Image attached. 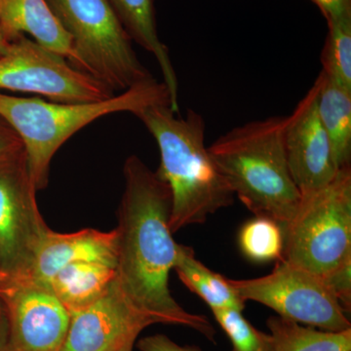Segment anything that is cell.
Listing matches in <instances>:
<instances>
[{"instance_id": "7", "label": "cell", "mask_w": 351, "mask_h": 351, "mask_svg": "<svg viewBox=\"0 0 351 351\" xmlns=\"http://www.w3.org/2000/svg\"><path fill=\"white\" fill-rule=\"evenodd\" d=\"M230 282L245 302L269 307L284 319L325 331L351 329L345 309L322 277L284 258L277 261L267 276L244 280L230 279Z\"/></svg>"}, {"instance_id": "23", "label": "cell", "mask_w": 351, "mask_h": 351, "mask_svg": "<svg viewBox=\"0 0 351 351\" xmlns=\"http://www.w3.org/2000/svg\"><path fill=\"white\" fill-rule=\"evenodd\" d=\"M323 281L338 300L346 313L351 311V258L322 276Z\"/></svg>"}, {"instance_id": "14", "label": "cell", "mask_w": 351, "mask_h": 351, "mask_svg": "<svg viewBox=\"0 0 351 351\" xmlns=\"http://www.w3.org/2000/svg\"><path fill=\"white\" fill-rule=\"evenodd\" d=\"M0 24L12 40L21 34H29L77 69L71 39L46 0H0Z\"/></svg>"}, {"instance_id": "11", "label": "cell", "mask_w": 351, "mask_h": 351, "mask_svg": "<svg viewBox=\"0 0 351 351\" xmlns=\"http://www.w3.org/2000/svg\"><path fill=\"white\" fill-rule=\"evenodd\" d=\"M152 324L154 320L129 301L115 279L100 299L69 313L61 351H120L135 345L140 332Z\"/></svg>"}, {"instance_id": "12", "label": "cell", "mask_w": 351, "mask_h": 351, "mask_svg": "<svg viewBox=\"0 0 351 351\" xmlns=\"http://www.w3.org/2000/svg\"><path fill=\"white\" fill-rule=\"evenodd\" d=\"M318 82L286 117L284 144L291 175L302 197L322 189L339 170L317 110Z\"/></svg>"}, {"instance_id": "29", "label": "cell", "mask_w": 351, "mask_h": 351, "mask_svg": "<svg viewBox=\"0 0 351 351\" xmlns=\"http://www.w3.org/2000/svg\"><path fill=\"white\" fill-rule=\"evenodd\" d=\"M133 346L134 345L127 346L126 348H124L123 350L120 351H132L133 350Z\"/></svg>"}, {"instance_id": "3", "label": "cell", "mask_w": 351, "mask_h": 351, "mask_svg": "<svg viewBox=\"0 0 351 351\" xmlns=\"http://www.w3.org/2000/svg\"><path fill=\"white\" fill-rule=\"evenodd\" d=\"M286 117L255 120L226 132L208 152L228 186L255 217L276 221L282 230L299 210L284 144Z\"/></svg>"}, {"instance_id": "2", "label": "cell", "mask_w": 351, "mask_h": 351, "mask_svg": "<svg viewBox=\"0 0 351 351\" xmlns=\"http://www.w3.org/2000/svg\"><path fill=\"white\" fill-rule=\"evenodd\" d=\"M154 138L160 165L156 173L172 195L170 230L201 225L219 210L232 205L234 195L205 145L202 115L189 110L178 115L170 105L151 106L137 117Z\"/></svg>"}, {"instance_id": "13", "label": "cell", "mask_w": 351, "mask_h": 351, "mask_svg": "<svg viewBox=\"0 0 351 351\" xmlns=\"http://www.w3.org/2000/svg\"><path fill=\"white\" fill-rule=\"evenodd\" d=\"M78 262L117 267L114 230L104 232L86 228L77 232L58 233L50 230L39 247L27 279L48 285L63 267Z\"/></svg>"}, {"instance_id": "16", "label": "cell", "mask_w": 351, "mask_h": 351, "mask_svg": "<svg viewBox=\"0 0 351 351\" xmlns=\"http://www.w3.org/2000/svg\"><path fill=\"white\" fill-rule=\"evenodd\" d=\"M115 279V267L100 263L78 262L57 272L48 286L58 301L71 313L100 299Z\"/></svg>"}, {"instance_id": "8", "label": "cell", "mask_w": 351, "mask_h": 351, "mask_svg": "<svg viewBox=\"0 0 351 351\" xmlns=\"http://www.w3.org/2000/svg\"><path fill=\"white\" fill-rule=\"evenodd\" d=\"M0 90L41 95L56 103L107 100L114 92L68 60L21 34L0 57Z\"/></svg>"}, {"instance_id": "1", "label": "cell", "mask_w": 351, "mask_h": 351, "mask_svg": "<svg viewBox=\"0 0 351 351\" xmlns=\"http://www.w3.org/2000/svg\"><path fill=\"white\" fill-rule=\"evenodd\" d=\"M123 195L115 228L117 281L138 311L161 324L191 328L215 341L204 315L182 308L169 289L180 244L170 230L172 195L168 184L137 156L126 159Z\"/></svg>"}, {"instance_id": "19", "label": "cell", "mask_w": 351, "mask_h": 351, "mask_svg": "<svg viewBox=\"0 0 351 351\" xmlns=\"http://www.w3.org/2000/svg\"><path fill=\"white\" fill-rule=\"evenodd\" d=\"M276 351H351V329L325 331L271 316L267 321Z\"/></svg>"}, {"instance_id": "27", "label": "cell", "mask_w": 351, "mask_h": 351, "mask_svg": "<svg viewBox=\"0 0 351 351\" xmlns=\"http://www.w3.org/2000/svg\"><path fill=\"white\" fill-rule=\"evenodd\" d=\"M7 332H8V325H7L6 311L3 302L0 300V351L5 350Z\"/></svg>"}, {"instance_id": "22", "label": "cell", "mask_w": 351, "mask_h": 351, "mask_svg": "<svg viewBox=\"0 0 351 351\" xmlns=\"http://www.w3.org/2000/svg\"><path fill=\"white\" fill-rule=\"evenodd\" d=\"M217 323L225 331L232 351H276L271 334L258 331L237 309H214Z\"/></svg>"}, {"instance_id": "5", "label": "cell", "mask_w": 351, "mask_h": 351, "mask_svg": "<svg viewBox=\"0 0 351 351\" xmlns=\"http://www.w3.org/2000/svg\"><path fill=\"white\" fill-rule=\"evenodd\" d=\"M46 1L71 39L78 69L113 92L154 78L138 60L108 0Z\"/></svg>"}, {"instance_id": "26", "label": "cell", "mask_w": 351, "mask_h": 351, "mask_svg": "<svg viewBox=\"0 0 351 351\" xmlns=\"http://www.w3.org/2000/svg\"><path fill=\"white\" fill-rule=\"evenodd\" d=\"M320 9L327 22L351 15V0H311Z\"/></svg>"}, {"instance_id": "4", "label": "cell", "mask_w": 351, "mask_h": 351, "mask_svg": "<svg viewBox=\"0 0 351 351\" xmlns=\"http://www.w3.org/2000/svg\"><path fill=\"white\" fill-rule=\"evenodd\" d=\"M164 104L172 108L169 91L152 78L107 100L89 103H56L0 93V115L19 135L29 175L36 191H41L48 186L53 156L78 131L106 115L131 112L137 117L145 108Z\"/></svg>"}, {"instance_id": "9", "label": "cell", "mask_w": 351, "mask_h": 351, "mask_svg": "<svg viewBox=\"0 0 351 351\" xmlns=\"http://www.w3.org/2000/svg\"><path fill=\"white\" fill-rule=\"evenodd\" d=\"M25 152L0 162V282L23 280L50 228L36 203Z\"/></svg>"}, {"instance_id": "25", "label": "cell", "mask_w": 351, "mask_h": 351, "mask_svg": "<svg viewBox=\"0 0 351 351\" xmlns=\"http://www.w3.org/2000/svg\"><path fill=\"white\" fill-rule=\"evenodd\" d=\"M138 348L141 351H202L198 346H182L162 334L154 335L140 339Z\"/></svg>"}, {"instance_id": "17", "label": "cell", "mask_w": 351, "mask_h": 351, "mask_svg": "<svg viewBox=\"0 0 351 351\" xmlns=\"http://www.w3.org/2000/svg\"><path fill=\"white\" fill-rule=\"evenodd\" d=\"M318 82L317 110L337 169L350 167L351 160V91L330 80L323 73Z\"/></svg>"}, {"instance_id": "21", "label": "cell", "mask_w": 351, "mask_h": 351, "mask_svg": "<svg viewBox=\"0 0 351 351\" xmlns=\"http://www.w3.org/2000/svg\"><path fill=\"white\" fill-rule=\"evenodd\" d=\"M239 246L252 262L280 260L284 248L282 228L272 219L255 217L240 230Z\"/></svg>"}, {"instance_id": "20", "label": "cell", "mask_w": 351, "mask_h": 351, "mask_svg": "<svg viewBox=\"0 0 351 351\" xmlns=\"http://www.w3.org/2000/svg\"><path fill=\"white\" fill-rule=\"evenodd\" d=\"M328 27L329 32L321 55V73L351 91V15L332 20Z\"/></svg>"}, {"instance_id": "28", "label": "cell", "mask_w": 351, "mask_h": 351, "mask_svg": "<svg viewBox=\"0 0 351 351\" xmlns=\"http://www.w3.org/2000/svg\"><path fill=\"white\" fill-rule=\"evenodd\" d=\"M11 41H12V39L7 36L6 32H4L3 27H2L1 24H0V57L5 54L9 45H10Z\"/></svg>"}, {"instance_id": "24", "label": "cell", "mask_w": 351, "mask_h": 351, "mask_svg": "<svg viewBox=\"0 0 351 351\" xmlns=\"http://www.w3.org/2000/svg\"><path fill=\"white\" fill-rule=\"evenodd\" d=\"M24 152V145L17 132L0 115V162Z\"/></svg>"}, {"instance_id": "10", "label": "cell", "mask_w": 351, "mask_h": 351, "mask_svg": "<svg viewBox=\"0 0 351 351\" xmlns=\"http://www.w3.org/2000/svg\"><path fill=\"white\" fill-rule=\"evenodd\" d=\"M7 316L4 351H61L69 313L49 286L29 280L0 282Z\"/></svg>"}, {"instance_id": "15", "label": "cell", "mask_w": 351, "mask_h": 351, "mask_svg": "<svg viewBox=\"0 0 351 351\" xmlns=\"http://www.w3.org/2000/svg\"><path fill=\"white\" fill-rule=\"evenodd\" d=\"M132 41L156 58L173 107L179 106V82L167 46L157 32L154 0H108Z\"/></svg>"}, {"instance_id": "18", "label": "cell", "mask_w": 351, "mask_h": 351, "mask_svg": "<svg viewBox=\"0 0 351 351\" xmlns=\"http://www.w3.org/2000/svg\"><path fill=\"white\" fill-rule=\"evenodd\" d=\"M174 269L184 285L201 298L212 311L232 308L243 311L246 302L230 279L217 274L196 258L191 247L180 244Z\"/></svg>"}, {"instance_id": "6", "label": "cell", "mask_w": 351, "mask_h": 351, "mask_svg": "<svg viewBox=\"0 0 351 351\" xmlns=\"http://www.w3.org/2000/svg\"><path fill=\"white\" fill-rule=\"evenodd\" d=\"M282 258L321 277L351 258V166L302 197L283 230Z\"/></svg>"}]
</instances>
